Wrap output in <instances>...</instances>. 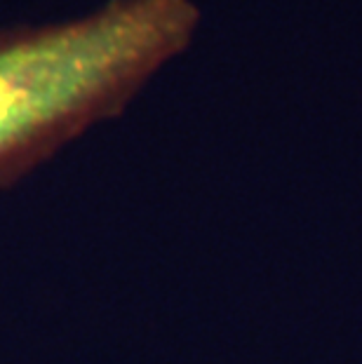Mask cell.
<instances>
[{"mask_svg": "<svg viewBox=\"0 0 362 364\" xmlns=\"http://www.w3.org/2000/svg\"><path fill=\"white\" fill-rule=\"evenodd\" d=\"M193 0H104L0 26V191L125 111L193 41Z\"/></svg>", "mask_w": 362, "mask_h": 364, "instance_id": "6da1fadb", "label": "cell"}]
</instances>
